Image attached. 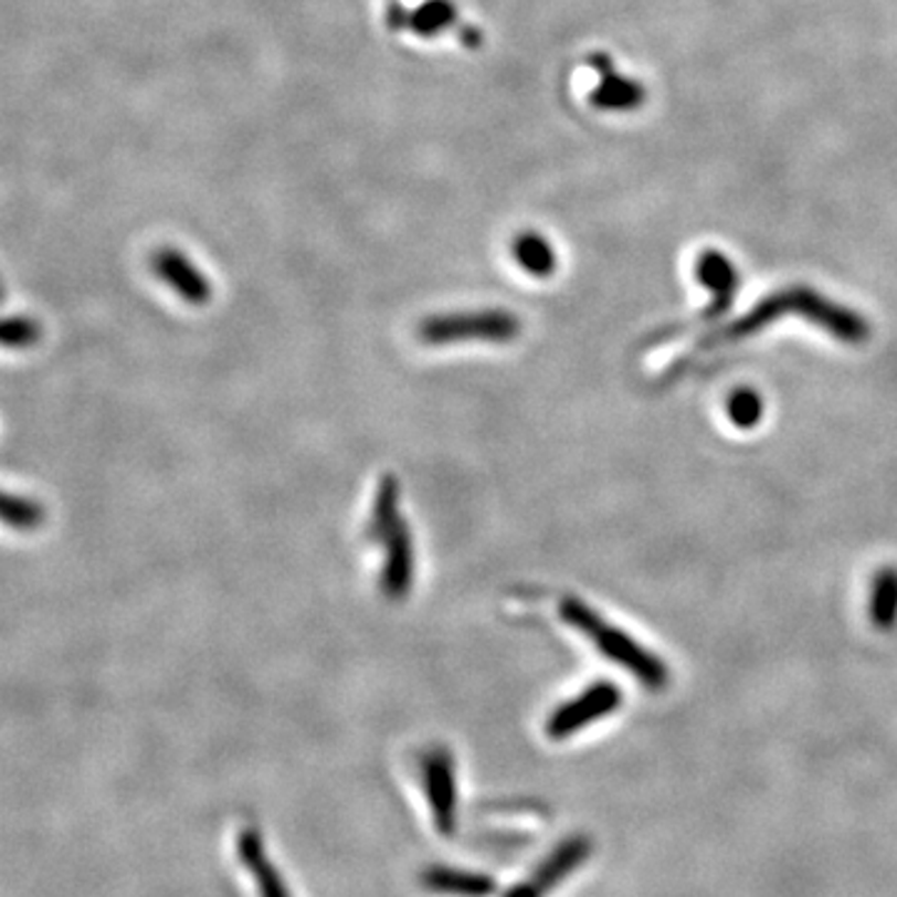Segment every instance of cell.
Returning a JSON list of instances; mask_svg holds the SVG:
<instances>
[{"mask_svg": "<svg viewBox=\"0 0 897 897\" xmlns=\"http://www.w3.org/2000/svg\"><path fill=\"white\" fill-rule=\"evenodd\" d=\"M785 312L803 315L808 321H813V325L831 331L833 337H837L841 342H847V345H863L867 335H870L867 321L861 315H855L853 309L835 305V302L823 297L821 292H815V289L788 287L783 292H775V295L766 297L760 305L750 309L746 317L734 321V325L716 331V335L710 337L704 347L740 342V339H746L750 335H756V331H760L763 327H768L770 321H775L780 315H785Z\"/></svg>", "mask_w": 897, "mask_h": 897, "instance_id": "1", "label": "cell"}, {"mask_svg": "<svg viewBox=\"0 0 897 897\" xmlns=\"http://www.w3.org/2000/svg\"><path fill=\"white\" fill-rule=\"evenodd\" d=\"M561 619L589 636L593 646H597L603 656L613 663H621L623 668L631 671L643 686L651 690H663L668 686V668L658 656H653L641 643L633 641L629 633L611 626L603 621L597 611H591L587 603L579 599H563L561 601Z\"/></svg>", "mask_w": 897, "mask_h": 897, "instance_id": "2", "label": "cell"}, {"mask_svg": "<svg viewBox=\"0 0 897 897\" xmlns=\"http://www.w3.org/2000/svg\"><path fill=\"white\" fill-rule=\"evenodd\" d=\"M521 331V321L509 309H472L448 312V315L426 317L419 325L424 345H456V342H511Z\"/></svg>", "mask_w": 897, "mask_h": 897, "instance_id": "3", "label": "cell"}, {"mask_svg": "<svg viewBox=\"0 0 897 897\" xmlns=\"http://www.w3.org/2000/svg\"><path fill=\"white\" fill-rule=\"evenodd\" d=\"M422 778L429 811H432L434 827L442 835L456 831V770L454 758L444 746L429 748L422 758Z\"/></svg>", "mask_w": 897, "mask_h": 897, "instance_id": "4", "label": "cell"}, {"mask_svg": "<svg viewBox=\"0 0 897 897\" xmlns=\"http://www.w3.org/2000/svg\"><path fill=\"white\" fill-rule=\"evenodd\" d=\"M621 706V690L613 684H593L583 690L581 696L571 698L569 704L556 708L549 724H546V734L553 740L569 738L577 730L591 726L593 720H601L603 716L613 714Z\"/></svg>", "mask_w": 897, "mask_h": 897, "instance_id": "5", "label": "cell"}, {"mask_svg": "<svg viewBox=\"0 0 897 897\" xmlns=\"http://www.w3.org/2000/svg\"><path fill=\"white\" fill-rule=\"evenodd\" d=\"M591 853V843L583 835H573L563 841L559 847H553L551 855L536 867V870L526 877L524 883L514 885L504 897H546L556 885L567 880L577 867L587 861Z\"/></svg>", "mask_w": 897, "mask_h": 897, "instance_id": "6", "label": "cell"}, {"mask_svg": "<svg viewBox=\"0 0 897 897\" xmlns=\"http://www.w3.org/2000/svg\"><path fill=\"white\" fill-rule=\"evenodd\" d=\"M150 267L155 277L165 282L175 295L188 302L192 307L208 305L212 297V285L208 275L200 267H194L184 252L175 247L155 250L150 257Z\"/></svg>", "mask_w": 897, "mask_h": 897, "instance_id": "7", "label": "cell"}, {"mask_svg": "<svg viewBox=\"0 0 897 897\" xmlns=\"http://www.w3.org/2000/svg\"><path fill=\"white\" fill-rule=\"evenodd\" d=\"M589 65L597 71L599 83L589 95V103L606 113H629L646 103V87L636 77H629L613 67L606 53L589 55Z\"/></svg>", "mask_w": 897, "mask_h": 897, "instance_id": "8", "label": "cell"}, {"mask_svg": "<svg viewBox=\"0 0 897 897\" xmlns=\"http://www.w3.org/2000/svg\"><path fill=\"white\" fill-rule=\"evenodd\" d=\"M384 549L387 561L382 571V591L387 593V599L402 601L414 583V544L404 519L387 536Z\"/></svg>", "mask_w": 897, "mask_h": 897, "instance_id": "9", "label": "cell"}, {"mask_svg": "<svg viewBox=\"0 0 897 897\" xmlns=\"http://www.w3.org/2000/svg\"><path fill=\"white\" fill-rule=\"evenodd\" d=\"M696 275L704 282V287L710 289V295H714L710 307L700 315V321H710L724 315V312L734 305V297L740 285L738 270L724 252L706 250L696 262Z\"/></svg>", "mask_w": 897, "mask_h": 897, "instance_id": "10", "label": "cell"}, {"mask_svg": "<svg viewBox=\"0 0 897 897\" xmlns=\"http://www.w3.org/2000/svg\"><path fill=\"white\" fill-rule=\"evenodd\" d=\"M238 855L255 880L260 897H292L285 877L272 865L265 841L255 827H247L238 835Z\"/></svg>", "mask_w": 897, "mask_h": 897, "instance_id": "11", "label": "cell"}, {"mask_svg": "<svg viewBox=\"0 0 897 897\" xmlns=\"http://www.w3.org/2000/svg\"><path fill=\"white\" fill-rule=\"evenodd\" d=\"M422 885L429 893L452 897H492L496 893V883L492 875L446 865L426 867L422 873Z\"/></svg>", "mask_w": 897, "mask_h": 897, "instance_id": "12", "label": "cell"}, {"mask_svg": "<svg viewBox=\"0 0 897 897\" xmlns=\"http://www.w3.org/2000/svg\"><path fill=\"white\" fill-rule=\"evenodd\" d=\"M399 504H402V484H399L394 474H384L377 484L372 519H369V536H372L377 544H384L387 536L404 519Z\"/></svg>", "mask_w": 897, "mask_h": 897, "instance_id": "13", "label": "cell"}, {"mask_svg": "<svg viewBox=\"0 0 897 897\" xmlns=\"http://www.w3.org/2000/svg\"><path fill=\"white\" fill-rule=\"evenodd\" d=\"M511 257L516 260L526 275L531 277H551L556 272V252L551 247V242L534 230L519 232L511 240Z\"/></svg>", "mask_w": 897, "mask_h": 897, "instance_id": "14", "label": "cell"}, {"mask_svg": "<svg viewBox=\"0 0 897 897\" xmlns=\"http://www.w3.org/2000/svg\"><path fill=\"white\" fill-rule=\"evenodd\" d=\"M456 15H460V11H456L454 0H424L412 11L409 31L429 41V38L446 33L456 23Z\"/></svg>", "mask_w": 897, "mask_h": 897, "instance_id": "15", "label": "cell"}, {"mask_svg": "<svg viewBox=\"0 0 897 897\" xmlns=\"http://www.w3.org/2000/svg\"><path fill=\"white\" fill-rule=\"evenodd\" d=\"M870 619L877 629H893L897 623V571L883 569L875 573Z\"/></svg>", "mask_w": 897, "mask_h": 897, "instance_id": "16", "label": "cell"}, {"mask_svg": "<svg viewBox=\"0 0 897 897\" xmlns=\"http://www.w3.org/2000/svg\"><path fill=\"white\" fill-rule=\"evenodd\" d=\"M3 521L18 531H33L45 521V509L28 496H3Z\"/></svg>", "mask_w": 897, "mask_h": 897, "instance_id": "17", "label": "cell"}, {"mask_svg": "<svg viewBox=\"0 0 897 897\" xmlns=\"http://www.w3.org/2000/svg\"><path fill=\"white\" fill-rule=\"evenodd\" d=\"M728 416L740 429H753L763 419V399L753 389H738L728 399Z\"/></svg>", "mask_w": 897, "mask_h": 897, "instance_id": "18", "label": "cell"}, {"mask_svg": "<svg viewBox=\"0 0 897 897\" xmlns=\"http://www.w3.org/2000/svg\"><path fill=\"white\" fill-rule=\"evenodd\" d=\"M0 339H3V347L8 349H28L41 339V325L31 317L13 315L3 321Z\"/></svg>", "mask_w": 897, "mask_h": 897, "instance_id": "19", "label": "cell"}, {"mask_svg": "<svg viewBox=\"0 0 897 897\" xmlns=\"http://www.w3.org/2000/svg\"><path fill=\"white\" fill-rule=\"evenodd\" d=\"M409 18H412V11H407L399 0H392V3L387 6V23L392 31H404V28H409Z\"/></svg>", "mask_w": 897, "mask_h": 897, "instance_id": "20", "label": "cell"}, {"mask_svg": "<svg viewBox=\"0 0 897 897\" xmlns=\"http://www.w3.org/2000/svg\"><path fill=\"white\" fill-rule=\"evenodd\" d=\"M482 31L479 28H474V25H464L462 31H460V41L466 45V48H479L482 45Z\"/></svg>", "mask_w": 897, "mask_h": 897, "instance_id": "21", "label": "cell"}]
</instances>
